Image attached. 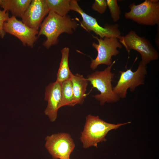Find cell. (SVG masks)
I'll list each match as a JSON object with an SVG mask.
<instances>
[{
    "instance_id": "obj_1",
    "label": "cell",
    "mask_w": 159,
    "mask_h": 159,
    "mask_svg": "<svg viewBox=\"0 0 159 159\" xmlns=\"http://www.w3.org/2000/svg\"><path fill=\"white\" fill-rule=\"evenodd\" d=\"M78 25L77 22L69 16H62L50 11L41 24L37 37L42 35L45 36L47 39L43 45L48 49L58 43V38L60 34L63 33L72 34Z\"/></svg>"
},
{
    "instance_id": "obj_2",
    "label": "cell",
    "mask_w": 159,
    "mask_h": 159,
    "mask_svg": "<svg viewBox=\"0 0 159 159\" xmlns=\"http://www.w3.org/2000/svg\"><path fill=\"white\" fill-rule=\"evenodd\" d=\"M130 122L113 124L105 121L98 116L88 115L86 117L85 123L80 138L83 147L85 149L92 146L97 148L99 143L106 141L105 137L110 131L116 130Z\"/></svg>"
},
{
    "instance_id": "obj_3",
    "label": "cell",
    "mask_w": 159,
    "mask_h": 159,
    "mask_svg": "<svg viewBox=\"0 0 159 159\" xmlns=\"http://www.w3.org/2000/svg\"><path fill=\"white\" fill-rule=\"evenodd\" d=\"M115 62V61H114L103 71L96 70L87 76V79L92 86V88H96L100 92L99 94L94 97L101 105L106 102H116L120 99L114 92L112 84L114 74L111 72V69Z\"/></svg>"
},
{
    "instance_id": "obj_4",
    "label": "cell",
    "mask_w": 159,
    "mask_h": 159,
    "mask_svg": "<svg viewBox=\"0 0 159 159\" xmlns=\"http://www.w3.org/2000/svg\"><path fill=\"white\" fill-rule=\"evenodd\" d=\"M129 7L130 11L124 14L126 18L144 25L159 24L158 0H145L137 5L132 3L129 5Z\"/></svg>"
},
{
    "instance_id": "obj_5",
    "label": "cell",
    "mask_w": 159,
    "mask_h": 159,
    "mask_svg": "<svg viewBox=\"0 0 159 159\" xmlns=\"http://www.w3.org/2000/svg\"><path fill=\"white\" fill-rule=\"evenodd\" d=\"M118 39L128 53L131 49L139 52L141 57V62L145 65L158 58L157 51L150 41L144 37L139 36L133 30H131L125 36H121Z\"/></svg>"
},
{
    "instance_id": "obj_6",
    "label": "cell",
    "mask_w": 159,
    "mask_h": 159,
    "mask_svg": "<svg viewBox=\"0 0 159 159\" xmlns=\"http://www.w3.org/2000/svg\"><path fill=\"white\" fill-rule=\"evenodd\" d=\"M119 72L120 73L119 78L116 85L113 87V90L120 99H124L127 96L128 89L131 92H133L139 86L144 84L147 74V67L146 65L140 61L135 72H133L130 68Z\"/></svg>"
},
{
    "instance_id": "obj_7",
    "label": "cell",
    "mask_w": 159,
    "mask_h": 159,
    "mask_svg": "<svg viewBox=\"0 0 159 159\" xmlns=\"http://www.w3.org/2000/svg\"><path fill=\"white\" fill-rule=\"evenodd\" d=\"M71 10L79 13L82 20L80 22L81 26L87 31H92L100 38L115 37L118 39L121 36V32L117 24H107L103 27L98 24L96 19L86 13L80 6L75 0H71Z\"/></svg>"
},
{
    "instance_id": "obj_8",
    "label": "cell",
    "mask_w": 159,
    "mask_h": 159,
    "mask_svg": "<svg viewBox=\"0 0 159 159\" xmlns=\"http://www.w3.org/2000/svg\"><path fill=\"white\" fill-rule=\"evenodd\" d=\"M93 37L97 40L98 43L93 42L92 44V46L97 51V54L95 59H91L90 68L95 70L100 64L110 65L112 63V57L119 53L117 49H121L122 45L116 38L105 37L99 38L93 36Z\"/></svg>"
},
{
    "instance_id": "obj_9",
    "label": "cell",
    "mask_w": 159,
    "mask_h": 159,
    "mask_svg": "<svg viewBox=\"0 0 159 159\" xmlns=\"http://www.w3.org/2000/svg\"><path fill=\"white\" fill-rule=\"evenodd\" d=\"M45 147L54 159H70L75 144L71 135L60 132L47 136Z\"/></svg>"
},
{
    "instance_id": "obj_10",
    "label": "cell",
    "mask_w": 159,
    "mask_h": 159,
    "mask_svg": "<svg viewBox=\"0 0 159 159\" xmlns=\"http://www.w3.org/2000/svg\"><path fill=\"white\" fill-rule=\"evenodd\" d=\"M3 29L17 37L24 46L32 48L36 41L39 31L32 29L12 16L4 23Z\"/></svg>"
},
{
    "instance_id": "obj_11",
    "label": "cell",
    "mask_w": 159,
    "mask_h": 159,
    "mask_svg": "<svg viewBox=\"0 0 159 159\" xmlns=\"http://www.w3.org/2000/svg\"><path fill=\"white\" fill-rule=\"evenodd\" d=\"M49 11L46 0H32L21 17L22 21L29 27L38 31L42 20Z\"/></svg>"
},
{
    "instance_id": "obj_12",
    "label": "cell",
    "mask_w": 159,
    "mask_h": 159,
    "mask_svg": "<svg viewBox=\"0 0 159 159\" xmlns=\"http://www.w3.org/2000/svg\"><path fill=\"white\" fill-rule=\"evenodd\" d=\"M61 97V83L56 81L46 87L44 100L48 103L44 112L52 122L57 118Z\"/></svg>"
},
{
    "instance_id": "obj_13",
    "label": "cell",
    "mask_w": 159,
    "mask_h": 159,
    "mask_svg": "<svg viewBox=\"0 0 159 159\" xmlns=\"http://www.w3.org/2000/svg\"><path fill=\"white\" fill-rule=\"evenodd\" d=\"M75 104H82L86 97V92L88 81L83 75L73 74L70 79Z\"/></svg>"
},
{
    "instance_id": "obj_14",
    "label": "cell",
    "mask_w": 159,
    "mask_h": 159,
    "mask_svg": "<svg viewBox=\"0 0 159 159\" xmlns=\"http://www.w3.org/2000/svg\"><path fill=\"white\" fill-rule=\"evenodd\" d=\"M32 0H1L0 6L6 11H10L15 17H21Z\"/></svg>"
},
{
    "instance_id": "obj_15",
    "label": "cell",
    "mask_w": 159,
    "mask_h": 159,
    "mask_svg": "<svg viewBox=\"0 0 159 159\" xmlns=\"http://www.w3.org/2000/svg\"><path fill=\"white\" fill-rule=\"evenodd\" d=\"M69 51V49L67 47H65L61 50L62 58L56 80L60 83L70 79L73 74L69 68L68 57Z\"/></svg>"
},
{
    "instance_id": "obj_16",
    "label": "cell",
    "mask_w": 159,
    "mask_h": 159,
    "mask_svg": "<svg viewBox=\"0 0 159 159\" xmlns=\"http://www.w3.org/2000/svg\"><path fill=\"white\" fill-rule=\"evenodd\" d=\"M61 95L60 108L65 106H73L76 105L70 79L61 83Z\"/></svg>"
},
{
    "instance_id": "obj_17",
    "label": "cell",
    "mask_w": 159,
    "mask_h": 159,
    "mask_svg": "<svg viewBox=\"0 0 159 159\" xmlns=\"http://www.w3.org/2000/svg\"><path fill=\"white\" fill-rule=\"evenodd\" d=\"M71 0H46L49 11H52L62 16L67 15L71 10Z\"/></svg>"
},
{
    "instance_id": "obj_18",
    "label": "cell",
    "mask_w": 159,
    "mask_h": 159,
    "mask_svg": "<svg viewBox=\"0 0 159 159\" xmlns=\"http://www.w3.org/2000/svg\"><path fill=\"white\" fill-rule=\"evenodd\" d=\"M106 1L113 21L115 22H117L120 18L121 14L120 7L118 4L117 0H107Z\"/></svg>"
},
{
    "instance_id": "obj_19",
    "label": "cell",
    "mask_w": 159,
    "mask_h": 159,
    "mask_svg": "<svg viewBox=\"0 0 159 159\" xmlns=\"http://www.w3.org/2000/svg\"><path fill=\"white\" fill-rule=\"evenodd\" d=\"M107 7L106 0H95L92 6V8L100 14H102L106 11Z\"/></svg>"
},
{
    "instance_id": "obj_20",
    "label": "cell",
    "mask_w": 159,
    "mask_h": 159,
    "mask_svg": "<svg viewBox=\"0 0 159 159\" xmlns=\"http://www.w3.org/2000/svg\"><path fill=\"white\" fill-rule=\"evenodd\" d=\"M9 17L8 11L0 9V37L2 38H4L6 34L3 29V24Z\"/></svg>"
},
{
    "instance_id": "obj_21",
    "label": "cell",
    "mask_w": 159,
    "mask_h": 159,
    "mask_svg": "<svg viewBox=\"0 0 159 159\" xmlns=\"http://www.w3.org/2000/svg\"><path fill=\"white\" fill-rule=\"evenodd\" d=\"M1 0H0V2Z\"/></svg>"
}]
</instances>
